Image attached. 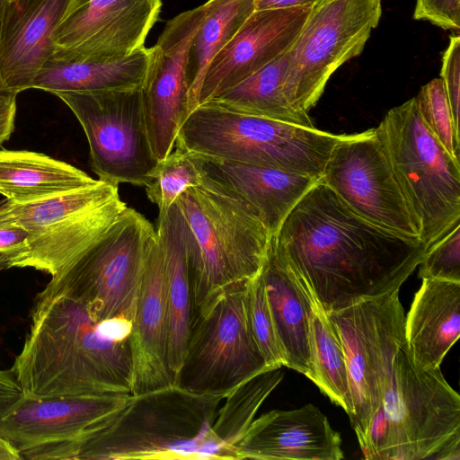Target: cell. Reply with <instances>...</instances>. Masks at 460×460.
Masks as SVG:
<instances>
[{
    "label": "cell",
    "mask_w": 460,
    "mask_h": 460,
    "mask_svg": "<svg viewBox=\"0 0 460 460\" xmlns=\"http://www.w3.org/2000/svg\"><path fill=\"white\" fill-rule=\"evenodd\" d=\"M274 239L325 314L399 290L426 252L420 240L357 215L321 180L291 209Z\"/></svg>",
    "instance_id": "obj_1"
},
{
    "label": "cell",
    "mask_w": 460,
    "mask_h": 460,
    "mask_svg": "<svg viewBox=\"0 0 460 460\" xmlns=\"http://www.w3.org/2000/svg\"><path fill=\"white\" fill-rule=\"evenodd\" d=\"M132 322L97 321L86 305L41 290L11 367L34 397L132 394Z\"/></svg>",
    "instance_id": "obj_2"
},
{
    "label": "cell",
    "mask_w": 460,
    "mask_h": 460,
    "mask_svg": "<svg viewBox=\"0 0 460 460\" xmlns=\"http://www.w3.org/2000/svg\"><path fill=\"white\" fill-rule=\"evenodd\" d=\"M224 399L174 385L131 394L74 460L234 459L212 430Z\"/></svg>",
    "instance_id": "obj_3"
},
{
    "label": "cell",
    "mask_w": 460,
    "mask_h": 460,
    "mask_svg": "<svg viewBox=\"0 0 460 460\" xmlns=\"http://www.w3.org/2000/svg\"><path fill=\"white\" fill-rule=\"evenodd\" d=\"M189 227L196 315L231 285L261 269L271 235L235 195L207 174L175 200Z\"/></svg>",
    "instance_id": "obj_4"
},
{
    "label": "cell",
    "mask_w": 460,
    "mask_h": 460,
    "mask_svg": "<svg viewBox=\"0 0 460 460\" xmlns=\"http://www.w3.org/2000/svg\"><path fill=\"white\" fill-rule=\"evenodd\" d=\"M344 136L206 102L188 115L175 146L199 156L277 168L320 181L332 149Z\"/></svg>",
    "instance_id": "obj_5"
},
{
    "label": "cell",
    "mask_w": 460,
    "mask_h": 460,
    "mask_svg": "<svg viewBox=\"0 0 460 460\" xmlns=\"http://www.w3.org/2000/svg\"><path fill=\"white\" fill-rule=\"evenodd\" d=\"M375 129L427 250L459 224L460 161L428 128L414 97Z\"/></svg>",
    "instance_id": "obj_6"
},
{
    "label": "cell",
    "mask_w": 460,
    "mask_h": 460,
    "mask_svg": "<svg viewBox=\"0 0 460 460\" xmlns=\"http://www.w3.org/2000/svg\"><path fill=\"white\" fill-rule=\"evenodd\" d=\"M380 407L386 421L383 460L460 459V396L439 367L416 366L405 342Z\"/></svg>",
    "instance_id": "obj_7"
},
{
    "label": "cell",
    "mask_w": 460,
    "mask_h": 460,
    "mask_svg": "<svg viewBox=\"0 0 460 460\" xmlns=\"http://www.w3.org/2000/svg\"><path fill=\"white\" fill-rule=\"evenodd\" d=\"M128 208L118 186L102 181L48 199L0 203V223L28 233L29 253L18 268L60 274L99 243Z\"/></svg>",
    "instance_id": "obj_8"
},
{
    "label": "cell",
    "mask_w": 460,
    "mask_h": 460,
    "mask_svg": "<svg viewBox=\"0 0 460 460\" xmlns=\"http://www.w3.org/2000/svg\"><path fill=\"white\" fill-rule=\"evenodd\" d=\"M247 282L231 285L197 314L174 385L196 394L226 397L270 370L252 334Z\"/></svg>",
    "instance_id": "obj_9"
},
{
    "label": "cell",
    "mask_w": 460,
    "mask_h": 460,
    "mask_svg": "<svg viewBox=\"0 0 460 460\" xmlns=\"http://www.w3.org/2000/svg\"><path fill=\"white\" fill-rule=\"evenodd\" d=\"M155 234L152 223L128 207L105 236L43 291L84 303L97 321L133 322L146 253Z\"/></svg>",
    "instance_id": "obj_10"
},
{
    "label": "cell",
    "mask_w": 460,
    "mask_h": 460,
    "mask_svg": "<svg viewBox=\"0 0 460 460\" xmlns=\"http://www.w3.org/2000/svg\"><path fill=\"white\" fill-rule=\"evenodd\" d=\"M326 314L344 350L351 402L348 415L359 443L383 402L394 357L405 342L399 290Z\"/></svg>",
    "instance_id": "obj_11"
},
{
    "label": "cell",
    "mask_w": 460,
    "mask_h": 460,
    "mask_svg": "<svg viewBox=\"0 0 460 460\" xmlns=\"http://www.w3.org/2000/svg\"><path fill=\"white\" fill-rule=\"evenodd\" d=\"M87 138L92 170L118 186H146L156 166L146 128L142 85L92 92H63Z\"/></svg>",
    "instance_id": "obj_12"
},
{
    "label": "cell",
    "mask_w": 460,
    "mask_h": 460,
    "mask_svg": "<svg viewBox=\"0 0 460 460\" xmlns=\"http://www.w3.org/2000/svg\"><path fill=\"white\" fill-rule=\"evenodd\" d=\"M382 0H323L311 13L288 50L284 93L308 112L333 73L358 56L380 21Z\"/></svg>",
    "instance_id": "obj_13"
},
{
    "label": "cell",
    "mask_w": 460,
    "mask_h": 460,
    "mask_svg": "<svg viewBox=\"0 0 460 460\" xmlns=\"http://www.w3.org/2000/svg\"><path fill=\"white\" fill-rule=\"evenodd\" d=\"M131 394L22 396L0 416V436L22 459L74 460Z\"/></svg>",
    "instance_id": "obj_14"
},
{
    "label": "cell",
    "mask_w": 460,
    "mask_h": 460,
    "mask_svg": "<svg viewBox=\"0 0 460 460\" xmlns=\"http://www.w3.org/2000/svg\"><path fill=\"white\" fill-rule=\"evenodd\" d=\"M321 181L367 221L420 240L375 128L345 134L332 149Z\"/></svg>",
    "instance_id": "obj_15"
},
{
    "label": "cell",
    "mask_w": 460,
    "mask_h": 460,
    "mask_svg": "<svg viewBox=\"0 0 460 460\" xmlns=\"http://www.w3.org/2000/svg\"><path fill=\"white\" fill-rule=\"evenodd\" d=\"M205 15L204 4L179 13L166 22L152 47L142 92L148 137L158 161L172 151L190 114L188 52Z\"/></svg>",
    "instance_id": "obj_16"
},
{
    "label": "cell",
    "mask_w": 460,
    "mask_h": 460,
    "mask_svg": "<svg viewBox=\"0 0 460 460\" xmlns=\"http://www.w3.org/2000/svg\"><path fill=\"white\" fill-rule=\"evenodd\" d=\"M161 7L162 0H69L55 49L79 59L126 57L144 46Z\"/></svg>",
    "instance_id": "obj_17"
},
{
    "label": "cell",
    "mask_w": 460,
    "mask_h": 460,
    "mask_svg": "<svg viewBox=\"0 0 460 460\" xmlns=\"http://www.w3.org/2000/svg\"><path fill=\"white\" fill-rule=\"evenodd\" d=\"M311 10V7L255 10L209 62L199 88L198 106L288 51Z\"/></svg>",
    "instance_id": "obj_18"
},
{
    "label": "cell",
    "mask_w": 460,
    "mask_h": 460,
    "mask_svg": "<svg viewBox=\"0 0 460 460\" xmlns=\"http://www.w3.org/2000/svg\"><path fill=\"white\" fill-rule=\"evenodd\" d=\"M69 0L4 1L0 9V79L18 94L33 82L55 51L54 31Z\"/></svg>",
    "instance_id": "obj_19"
},
{
    "label": "cell",
    "mask_w": 460,
    "mask_h": 460,
    "mask_svg": "<svg viewBox=\"0 0 460 460\" xmlns=\"http://www.w3.org/2000/svg\"><path fill=\"white\" fill-rule=\"evenodd\" d=\"M168 343L164 267L156 234L146 253L132 322V395L173 385V375L168 361Z\"/></svg>",
    "instance_id": "obj_20"
},
{
    "label": "cell",
    "mask_w": 460,
    "mask_h": 460,
    "mask_svg": "<svg viewBox=\"0 0 460 460\" xmlns=\"http://www.w3.org/2000/svg\"><path fill=\"white\" fill-rule=\"evenodd\" d=\"M241 459L341 460V438L314 404L253 420L237 447Z\"/></svg>",
    "instance_id": "obj_21"
},
{
    "label": "cell",
    "mask_w": 460,
    "mask_h": 460,
    "mask_svg": "<svg viewBox=\"0 0 460 460\" xmlns=\"http://www.w3.org/2000/svg\"><path fill=\"white\" fill-rule=\"evenodd\" d=\"M284 367L313 383L315 380L311 346V319L317 304L301 285L271 236L261 269Z\"/></svg>",
    "instance_id": "obj_22"
},
{
    "label": "cell",
    "mask_w": 460,
    "mask_h": 460,
    "mask_svg": "<svg viewBox=\"0 0 460 460\" xmlns=\"http://www.w3.org/2000/svg\"><path fill=\"white\" fill-rule=\"evenodd\" d=\"M199 157L206 174L243 200L271 236L296 204L319 181L277 168Z\"/></svg>",
    "instance_id": "obj_23"
},
{
    "label": "cell",
    "mask_w": 460,
    "mask_h": 460,
    "mask_svg": "<svg viewBox=\"0 0 460 460\" xmlns=\"http://www.w3.org/2000/svg\"><path fill=\"white\" fill-rule=\"evenodd\" d=\"M156 234L161 246L169 318L168 361L173 375L179 369L196 318L189 251V227L174 202L158 213Z\"/></svg>",
    "instance_id": "obj_24"
},
{
    "label": "cell",
    "mask_w": 460,
    "mask_h": 460,
    "mask_svg": "<svg viewBox=\"0 0 460 460\" xmlns=\"http://www.w3.org/2000/svg\"><path fill=\"white\" fill-rule=\"evenodd\" d=\"M460 335V282L424 278L404 320V337L413 363L439 367Z\"/></svg>",
    "instance_id": "obj_25"
},
{
    "label": "cell",
    "mask_w": 460,
    "mask_h": 460,
    "mask_svg": "<svg viewBox=\"0 0 460 460\" xmlns=\"http://www.w3.org/2000/svg\"><path fill=\"white\" fill-rule=\"evenodd\" d=\"M151 57L152 48L145 46L126 57L104 59H79L55 49L31 89L55 94L141 86Z\"/></svg>",
    "instance_id": "obj_26"
},
{
    "label": "cell",
    "mask_w": 460,
    "mask_h": 460,
    "mask_svg": "<svg viewBox=\"0 0 460 460\" xmlns=\"http://www.w3.org/2000/svg\"><path fill=\"white\" fill-rule=\"evenodd\" d=\"M97 181L84 171L44 154L0 150V194L10 202L30 203Z\"/></svg>",
    "instance_id": "obj_27"
},
{
    "label": "cell",
    "mask_w": 460,
    "mask_h": 460,
    "mask_svg": "<svg viewBox=\"0 0 460 460\" xmlns=\"http://www.w3.org/2000/svg\"><path fill=\"white\" fill-rule=\"evenodd\" d=\"M288 51L208 101L220 108L307 128H314L308 113L294 107L284 93Z\"/></svg>",
    "instance_id": "obj_28"
},
{
    "label": "cell",
    "mask_w": 460,
    "mask_h": 460,
    "mask_svg": "<svg viewBox=\"0 0 460 460\" xmlns=\"http://www.w3.org/2000/svg\"><path fill=\"white\" fill-rule=\"evenodd\" d=\"M204 4L205 18L188 52L190 113L198 106L199 88L209 62L255 11V0H208Z\"/></svg>",
    "instance_id": "obj_29"
},
{
    "label": "cell",
    "mask_w": 460,
    "mask_h": 460,
    "mask_svg": "<svg viewBox=\"0 0 460 460\" xmlns=\"http://www.w3.org/2000/svg\"><path fill=\"white\" fill-rule=\"evenodd\" d=\"M284 374L280 368L266 370L232 390L219 407L212 426L217 439L238 459L237 447L254 416L272 391L280 384Z\"/></svg>",
    "instance_id": "obj_30"
},
{
    "label": "cell",
    "mask_w": 460,
    "mask_h": 460,
    "mask_svg": "<svg viewBox=\"0 0 460 460\" xmlns=\"http://www.w3.org/2000/svg\"><path fill=\"white\" fill-rule=\"evenodd\" d=\"M311 346L314 383L349 414L351 402L344 350L336 330L318 305L311 319Z\"/></svg>",
    "instance_id": "obj_31"
},
{
    "label": "cell",
    "mask_w": 460,
    "mask_h": 460,
    "mask_svg": "<svg viewBox=\"0 0 460 460\" xmlns=\"http://www.w3.org/2000/svg\"><path fill=\"white\" fill-rule=\"evenodd\" d=\"M174 147V151L158 161L145 186L147 199L157 206L159 213L167 212L182 192L201 184L206 176L199 156Z\"/></svg>",
    "instance_id": "obj_32"
},
{
    "label": "cell",
    "mask_w": 460,
    "mask_h": 460,
    "mask_svg": "<svg viewBox=\"0 0 460 460\" xmlns=\"http://www.w3.org/2000/svg\"><path fill=\"white\" fill-rule=\"evenodd\" d=\"M414 100L428 128L444 148L460 161L459 129L454 124L441 78H434L423 85Z\"/></svg>",
    "instance_id": "obj_33"
},
{
    "label": "cell",
    "mask_w": 460,
    "mask_h": 460,
    "mask_svg": "<svg viewBox=\"0 0 460 460\" xmlns=\"http://www.w3.org/2000/svg\"><path fill=\"white\" fill-rule=\"evenodd\" d=\"M250 323L255 341L270 369L284 367L264 279L261 270L247 282Z\"/></svg>",
    "instance_id": "obj_34"
},
{
    "label": "cell",
    "mask_w": 460,
    "mask_h": 460,
    "mask_svg": "<svg viewBox=\"0 0 460 460\" xmlns=\"http://www.w3.org/2000/svg\"><path fill=\"white\" fill-rule=\"evenodd\" d=\"M420 265V279L460 282V224L426 250Z\"/></svg>",
    "instance_id": "obj_35"
},
{
    "label": "cell",
    "mask_w": 460,
    "mask_h": 460,
    "mask_svg": "<svg viewBox=\"0 0 460 460\" xmlns=\"http://www.w3.org/2000/svg\"><path fill=\"white\" fill-rule=\"evenodd\" d=\"M440 78L447 93L454 124L459 129L460 36L451 35L442 56Z\"/></svg>",
    "instance_id": "obj_36"
},
{
    "label": "cell",
    "mask_w": 460,
    "mask_h": 460,
    "mask_svg": "<svg viewBox=\"0 0 460 460\" xmlns=\"http://www.w3.org/2000/svg\"><path fill=\"white\" fill-rule=\"evenodd\" d=\"M413 18L428 21L443 30L458 33L460 0H416Z\"/></svg>",
    "instance_id": "obj_37"
},
{
    "label": "cell",
    "mask_w": 460,
    "mask_h": 460,
    "mask_svg": "<svg viewBox=\"0 0 460 460\" xmlns=\"http://www.w3.org/2000/svg\"><path fill=\"white\" fill-rule=\"evenodd\" d=\"M28 253L27 231L14 224L0 223V270L18 268Z\"/></svg>",
    "instance_id": "obj_38"
},
{
    "label": "cell",
    "mask_w": 460,
    "mask_h": 460,
    "mask_svg": "<svg viewBox=\"0 0 460 460\" xmlns=\"http://www.w3.org/2000/svg\"><path fill=\"white\" fill-rule=\"evenodd\" d=\"M22 394V390L13 370L0 369V416L8 411Z\"/></svg>",
    "instance_id": "obj_39"
},
{
    "label": "cell",
    "mask_w": 460,
    "mask_h": 460,
    "mask_svg": "<svg viewBox=\"0 0 460 460\" xmlns=\"http://www.w3.org/2000/svg\"><path fill=\"white\" fill-rule=\"evenodd\" d=\"M16 96L10 93L0 95V132H13L14 129Z\"/></svg>",
    "instance_id": "obj_40"
},
{
    "label": "cell",
    "mask_w": 460,
    "mask_h": 460,
    "mask_svg": "<svg viewBox=\"0 0 460 460\" xmlns=\"http://www.w3.org/2000/svg\"><path fill=\"white\" fill-rule=\"evenodd\" d=\"M323 0H255V10L314 7Z\"/></svg>",
    "instance_id": "obj_41"
},
{
    "label": "cell",
    "mask_w": 460,
    "mask_h": 460,
    "mask_svg": "<svg viewBox=\"0 0 460 460\" xmlns=\"http://www.w3.org/2000/svg\"><path fill=\"white\" fill-rule=\"evenodd\" d=\"M0 460H22L19 452L0 436Z\"/></svg>",
    "instance_id": "obj_42"
},
{
    "label": "cell",
    "mask_w": 460,
    "mask_h": 460,
    "mask_svg": "<svg viewBox=\"0 0 460 460\" xmlns=\"http://www.w3.org/2000/svg\"><path fill=\"white\" fill-rule=\"evenodd\" d=\"M4 0H0V9H1V6L3 4ZM3 93H6L4 91V88H3V85H2V82H1V79H0V95L3 94Z\"/></svg>",
    "instance_id": "obj_43"
},
{
    "label": "cell",
    "mask_w": 460,
    "mask_h": 460,
    "mask_svg": "<svg viewBox=\"0 0 460 460\" xmlns=\"http://www.w3.org/2000/svg\"><path fill=\"white\" fill-rule=\"evenodd\" d=\"M5 1H12V0H5Z\"/></svg>",
    "instance_id": "obj_44"
}]
</instances>
